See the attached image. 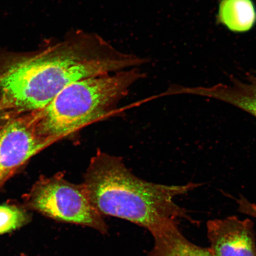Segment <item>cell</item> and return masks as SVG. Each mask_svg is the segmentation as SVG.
<instances>
[{"mask_svg":"<svg viewBox=\"0 0 256 256\" xmlns=\"http://www.w3.org/2000/svg\"><path fill=\"white\" fill-rule=\"evenodd\" d=\"M146 62L97 34L80 32L34 52L14 53L1 72L2 104L8 114L40 110L74 82Z\"/></svg>","mask_w":256,"mask_h":256,"instance_id":"obj_1","label":"cell"},{"mask_svg":"<svg viewBox=\"0 0 256 256\" xmlns=\"http://www.w3.org/2000/svg\"><path fill=\"white\" fill-rule=\"evenodd\" d=\"M82 184L102 216L128 220L152 235L179 219L196 224L174 200L200 184L168 186L142 180L126 168L122 158L100 150L92 158Z\"/></svg>","mask_w":256,"mask_h":256,"instance_id":"obj_2","label":"cell"},{"mask_svg":"<svg viewBox=\"0 0 256 256\" xmlns=\"http://www.w3.org/2000/svg\"><path fill=\"white\" fill-rule=\"evenodd\" d=\"M146 76L134 68L72 83L43 110L31 112L38 134L49 145L72 136L116 110Z\"/></svg>","mask_w":256,"mask_h":256,"instance_id":"obj_3","label":"cell"},{"mask_svg":"<svg viewBox=\"0 0 256 256\" xmlns=\"http://www.w3.org/2000/svg\"><path fill=\"white\" fill-rule=\"evenodd\" d=\"M22 206L58 222L88 227L104 234L108 232L104 216L92 206L84 184L71 183L63 172L42 177L24 195Z\"/></svg>","mask_w":256,"mask_h":256,"instance_id":"obj_4","label":"cell"},{"mask_svg":"<svg viewBox=\"0 0 256 256\" xmlns=\"http://www.w3.org/2000/svg\"><path fill=\"white\" fill-rule=\"evenodd\" d=\"M48 146L38 134L31 112L12 120L0 130V170L9 177Z\"/></svg>","mask_w":256,"mask_h":256,"instance_id":"obj_5","label":"cell"},{"mask_svg":"<svg viewBox=\"0 0 256 256\" xmlns=\"http://www.w3.org/2000/svg\"><path fill=\"white\" fill-rule=\"evenodd\" d=\"M209 248L214 256H256L254 223L236 216L210 220L207 224Z\"/></svg>","mask_w":256,"mask_h":256,"instance_id":"obj_6","label":"cell"},{"mask_svg":"<svg viewBox=\"0 0 256 256\" xmlns=\"http://www.w3.org/2000/svg\"><path fill=\"white\" fill-rule=\"evenodd\" d=\"M231 84H219L204 89L207 98L225 102L256 118V78L248 74L244 81L232 76Z\"/></svg>","mask_w":256,"mask_h":256,"instance_id":"obj_7","label":"cell"},{"mask_svg":"<svg viewBox=\"0 0 256 256\" xmlns=\"http://www.w3.org/2000/svg\"><path fill=\"white\" fill-rule=\"evenodd\" d=\"M152 236L154 246L147 256H214L209 249L188 241L179 230L178 222H169Z\"/></svg>","mask_w":256,"mask_h":256,"instance_id":"obj_8","label":"cell"},{"mask_svg":"<svg viewBox=\"0 0 256 256\" xmlns=\"http://www.w3.org/2000/svg\"><path fill=\"white\" fill-rule=\"evenodd\" d=\"M217 22L231 32L242 34L256 24V8L252 0H222Z\"/></svg>","mask_w":256,"mask_h":256,"instance_id":"obj_9","label":"cell"},{"mask_svg":"<svg viewBox=\"0 0 256 256\" xmlns=\"http://www.w3.org/2000/svg\"><path fill=\"white\" fill-rule=\"evenodd\" d=\"M32 220L30 211L22 204H0V236L17 231L30 224Z\"/></svg>","mask_w":256,"mask_h":256,"instance_id":"obj_10","label":"cell"},{"mask_svg":"<svg viewBox=\"0 0 256 256\" xmlns=\"http://www.w3.org/2000/svg\"><path fill=\"white\" fill-rule=\"evenodd\" d=\"M239 206L240 212L256 218V206L252 204L248 200L242 196H240V199L236 200Z\"/></svg>","mask_w":256,"mask_h":256,"instance_id":"obj_11","label":"cell"},{"mask_svg":"<svg viewBox=\"0 0 256 256\" xmlns=\"http://www.w3.org/2000/svg\"><path fill=\"white\" fill-rule=\"evenodd\" d=\"M0 80H1V73H0ZM8 114L6 111L4 105H3L1 92H0V120L6 116Z\"/></svg>","mask_w":256,"mask_h":256,"instance_id":"obj_12","label":"cell"},{"mask_svg":"<svg viewBox=\"0 0 256 256\" xmlns=\"http://www.w3.org/2000/svg\"><path fill=\"white\" fill-rule=\"evenodd\" d=\"M8 178V176L0 170V187L4 183V182L7 180Z\"/></svg>","mask_w":256,"mask_h":256,"instance_id":"obj_13","label":"cell"},{"mask_svg":"<svg viewBox=\"0 0 256 256\" xmlns=\"http://www.w3.org/2000/svg\"><path fill=\"white\" fill-rule=\"evenodd\" d=\"M20 256H27L25 254H22Z\"/></svg>","mask_w":256,"mask_h":256,"instance_id":"obj_14","label":"cell"}]
</instances>
